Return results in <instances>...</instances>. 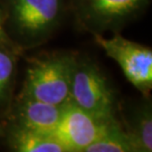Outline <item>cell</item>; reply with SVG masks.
Wrapping results in <instances>:
<instances>
[{"label": "cell", "mask_w": 152, "mask_h": 152, "mask_svg": "<svg viewBox=\"0 0 152 152\" xmlns=\"http://www.w3.org/2000/svg\"><path fill=\"white\" fill-rule=\"evenodd\" d=\"M76 58L58 53L35 61L27 70L21 96L56 105L69 101Z\"/></svg>", "instance_id": "obj_1"}, {"label": "cell", "mask_w": 152, "mask_h": 152, "mask_svg": "<svg viewBox=\"0 0 152 152\" xmlns=\"http://www.w3.org/2000/svg\"><path fill=\"white\" fill-rule=\"evenodd\" d=\"M69 102L105 121L115 118V97L106 76L95 63L76 58Z\"/></svg>", "instance_id": "obj_2"}, {"label": "cell", "mask_w": 152, "mask_h": 152, "mask_svg": "<svg viewBox=\"0 0 152 152\" xmlns=\"http://www.w3.org/2000/svg\"><path fill=\"white\" fill-rule=\"evenodd\" d=\"M63 0H8L9 25L21 41L36 44L56 29Z\"/></svg>", "instance_id": "obj_3"}, {"label": "cell", "mask_w": 152, "mask_h": 152, "mask_svg": "<svg viewBox=\"0 0 152 152\" xmlns=\"http://www.w3.org/2000/svg\"><path fill=\"white\" fill-rule=\"evenodd\" d=\"M95 41L106 54L121 67L126 79L135 88L147 94L152 87V50L138 42L129 41L121 35L104 38L94 34Z\"/></svg>", "instance_id": "obj_4"}, {"label": "cell", "mask_w": 152, "mask_h": 152, "mask_svg": "<svg viewBox=\"0 0 152 152\" xmlns=\"http://www.w3.org/2000/svg\"><path fill=\"white\" fill-rule=\"evenodd\" d=\"M114 121L100 120L68 101L53 134L66 151L82 152Z\"/></svg>", "instance_id": "obj_5"}, {"label": "cell", "mask_w": 152, "mask_h": 152, "mask_svg": "<svg viewBox=\"0 0 152 152\" xmlns=\"http://www.w3.org/2000/svg\"><path fill=\"white\" fill-rule=\"evenodd\" d=\"M148 0H76L82 24L93 34L117 29L129 20Z\"/></svg>", "instance_id": "obj_6"}, {"label": "cell", "mask_w": 152, "mask_h": 152, "mask_svg": "<svg viewBox=\"0 0 152 152\" xmlns=\"http://www.w3.org/2000/svg\"><path fill=\"white\" fill-rule=\"evenodd\" d=\"M64 105L50 104L21 96L16 109V124L53 134L61 118Z\"/></svg>", "instance_id": "obj_7"}, {"label": "cell", "mask_w": 152, "mask_h": 152, "mask_svg": "<svg viewBox=\"0 0 152 152\" xmlns=\"http://www.w3.org/2000/svg\"><path fill=\"white\" fill-rule=\"evenodd\" d=\"M12 149L18 152H66L51 133H45L14 124L9 134Z\"/></svg>", "instance_id": "obj_8"}, {"label": "cell", "mask_w": 152, "mask_h": 152, "mask_svg": "<svg viewBox=\"0 0 152 152\" xmlns=\"http://www.w3.org/2000/svg\"><path fill=\"white\" fill-rule=\"evenodd\" d=\"M126 132L132 139L135 152L152 150V112L150 102L144 101L133 106L126 120Z\"/></svg>", "instance_id": "obj_9"}, {"label": "cell", "mask_w": 152, "mask_h": 152, "mask_svg": "<svg viewBox=\"0 0 152 152\" xmlns=\"http://www.w3.org/2000/svg\"><path fill=\"white\" fill-rule=\"evenodd\" d=\"M86 152H135L132 139L115 121L86 148Z\"/></svg>", "instance_id": "obj_10"}, {"label": "cell", "mask_w": 152, "mask_h": 152, "mask_svg": "<svg viewBox=\"0 0 152 152\" xmlns=\"http://www.w3.org/2000/svg\"><path fill=\"white\" fill-rule=\"evenodd\" d=\"M15 57L6 47L0 45V101L8 94L15 71Z\"/></svg>", "instance_id": "obj_11"}, {"label": "cell", "mask_w": 152, "mask_h": 152, "mask_svg": "<svg viewBox=\"0 0 152 152\" xmlns=\"http://www.w3.org/2000/svg\"><path fill=\"white\" fill-rule=\"evenodd\" d=\"M10 42V39L6 33V29L4 26V17H3V13L0 10V45L6 47Z\"/></svg>", "instance_id": "obj_12"}]
</instances>
